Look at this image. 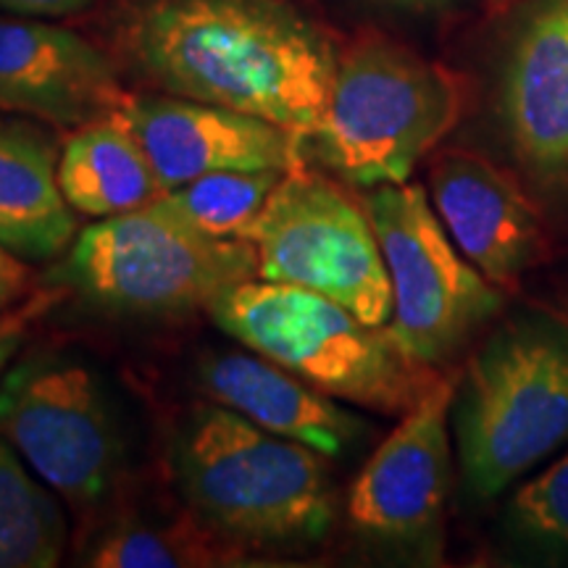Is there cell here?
<instances>
[{
    "label": "cell",
    "mask_w": 568,
    "mask_h": 568,
    "mask_svg": "<svg viewBox=\"0 0 568 568\" xmlns=\"http://www.w3.org/2000/svg\"><path fill=\"white\" fill-rule=\"evenodd\" d=\"M21 335V322H13V318H3L0 322V376H3V368L9 366L13 351L19 345Z\"/></svg>",
    "instance_id": "obj_24"
},
{
    "label": "cell",
    "mask_w": 568,
    "mask_h": 568,
    "mask_svg": "<svg viewBox=\"0 0 568 568\" xmlns=\"http://www.w3.org/2000/svg\"><path fill=\"white\" fill-rule=\"evenodd\" d=\"M514 518L527 535L568 548V453L518 489Z\"/></svg>",
    "instance_id": "obj_21"
},
{
    "label": "cell",
    "mask_w": 568,
    "mask_h": 568,
    "mask_svg": "<svg viewBox=\"0 0 568 568\" xmlns=\"http://www.w3.org/2000/svg\"><path fill=\"white\" fill-rule=\"evenodd\" d=\"M116 42L161 92L251 113L305 140L324 122L339 51L284 0H132Z\"/></svg>",
    "instance_id": "obj_1"
},
{
    "label": "cell",
    "mask_w": 568,
    "mask_h": 568,
    "mask_svg": "<svg viewBox=\"0 0 568 568\" xmlns=\"http://www.w3.org/2000/svg\"><path fill=\"white\" fill-rule=\"evenodd\" d=\"M568 443V339L516 326L468 361L458 410L466 485L495 497Z\"/></svg>",
    "instance_id": "obj_6"
},
{
    "label": "cell",
    "mask_w": 568,
    "mask_h": 568,
    "mask_svg": "<svg viewBox=\"0 0 568 568\" xmlns=\"http://www.w3.org/2000/svg\"><path fill=\"white\" fill-rule=\"evenodd\" d=\"M67 548V518L0 437V568H51Z\"/></svg>",
    "instance_id": "obj_19"
},
{
    "label": "cell",
    "mask_w": 568,
    "mask_h": 568,
    "mask_svg": "<svg viewBox=\"0 0 568 568\" xmlns=\"http://www.w3.org/2000/svg\"><path fill=\"white\" fill-rule=\"evenodd\" d=\"M205 400L237 410L276 437L343 456L364 435V422L339 408L335 397L258 353H211L195 368Z\"/></svg>",
    "instance_id": "obj_15"
},
{
    "label": "cell",
    "mask_w": 568,
    "mask_h": 568,
    "mask_svg": "<svg viewBox=\"0 0 568 568\" xmlns=\"http://www.w3.org/2000/svg\"><path fill=\"white\" fill-rule=\"evenodd\" d=\"M209 314L226 335L335 400L403 416L443 379L416 361L389 324H368L332 297L295 284H234Z\"/></svg>",
    "instance_id": "obj_3"
},
{
    "label": "cell",
    "mask_w": 568,
    "mask_h": 568,
    "mask_svg": "<svg viewBox=\"0 0 568 568\" xmlns=\"http://www.w3.org/2000/svg\"><path fill=\"white\" fill-rule=\"evenodd\" d=\"M92 3L95 0H0V11L30 19H61L74 17Z\"/></svg>",
    "instance_id": "obj_23"
},
{
    "label": "cell",
    "mask_w": 568,
    "mask_h": 568,
    "mask_svg": "<svg viewBox=\"0 0 568 568\" xmlns=\"http://www.w3.org/2000/svg\"><path fill=\"white\" fill-rule=\"evenodd\" d=\"M460 113L456 71L372 30L337 51L324 122L308 142L345 182L366 190L403 184Z\"/></svg>",
    "instance_id": "obj_4"
},
{
    "label": "cell",
    "mask_w": 568,
    "mask_h": 568,
    "mask_svg": "<svg viewBox=\"0 0 568 568\" xmlns=\"http://www.w3.org/2000/svg\"><path fill=\"white\" fill-rule=\"evenodd\" d=\"M119 116L138 138L163 190L216 172H295L305 138L284 126L180 95H130Z\"/></svg>",
    "instance_id": "obj_11"
},
{
    "label": "cell",
    "mask_w": 568,
    "mask_h": 568,
    "mask_svg": "<svg viewBox=\"0 0 568 568\" xmlns=\"http://www.w3.org/2000/svg\"><path fill=\"white\" fill-rule=\"evenodd\" d=\"M393 3H406V6H429V3H443V0H393Z\"/></svg>",
    "instance_id": "obj_26"
},
{
    "label": "cell",
    "mask_w": 568,
    "mask_h": 568,
    "mask_svg": "<svg viewBox=\"0 0 568 568\" xmlns=\"http://www.w3.org/2000/svg\"><path fill=\"white\" fill-rule=\"evenodd\" d=\"M247 550L234 545L201 521L193 510L169 521L148 524L124 518L95 537L84 564L98 568H193V566H240Z\"/></svg>",
    "instance_id": "obj_18"
},
{
    "label": "cell",
    "mask_w": 568,
    "mask_h": 568,
    "mask_svg": "<svg viewBox=\"0 0 568 568\" xmlns=\"http://www.w3.org/2000/svg\"><path fill=\"white\" fill-rule=\"evenodd\" d=\"M287 172H216L169 190L161 203L195 230L216 237H240L258 216L276 182Z\"/></svg>",
    "instance_id": "obj_20"
},
{
    "label": "cell",
    "mask_w": 568,
    "mask_h": 568,
    "mask_svg": "<svg viewBox=\"0 0 568 568\" xmlns=\"http://www.w3.org/2000/svg\"><path fill=\"white\" fill-rule=\"evenodd\" d=\"M364 209L393 284L389 329L416 361L443 366L500 311L503 295L458 251L422 184H379Z\"/></svg>",
    "instance_id": "obj_8"
},
{
    "label": "cell",
    "mask_w": 568,
    "mask_h": 568,
    "mask_svg": "<svg viewBox=\"0 0 568 568\" xmlns=\"http://www.w3.org/2000/svg\"><path fill=\"white\" fill-rule=\"evenodd\" d=\"M503 119L516 159L568 176V0H531L503 69Z\"/></svg>",
    "instance_id": "obj_14"
},
{
    "label": "cell",
    "mask_w": 568,
    "mask_h": 568,
    "mask_svg": "<svg viewBox=\"0 0 568 568\" xmlns=\"http://www.w3.org/2000/svg\"><path fill=\"white\" fill-rule=\"evenodd\" d=\"M429 201L458 251L500 287L516 284L542 245L535 205L479 153H439L429 169Z\"/></svg>",
    "instance_id": "obj_13"
},
{
    "label": "cell",
    "mask_w": 568,
    "mask_h": 568,
    "mask_svg": "<svg viewBox=\"0 0 568 568\" xmlns=\"http://www.w3.org/2000/svg\"><path fill=\"white\" fill-rule=\"evenodd\" d=\"M59 184L74 213L90 219L138 211L166 195L119 113L69 134L59 155Z\"/></svg>",
    "instance_id": "obj_17"
},
{
    "label": "cell",
    "mask_w": 568,
    "mask_h": 568,
    "mask_svg": "<svg viewBox=\"0 0 568 568\" xmlns=\"http://www.w3.org/2000/svg\"><path fill=\"white\" fill-rule=\"evenodd\" d=\"M324 458L213 400L190 408L172 447L187 508L245 550L316 542L332 529L337 500Z\"/></svg>",
    "instance_id": "obj_2"
},
{
    "label": "cell",
    "mask_w": 568,
    "mask_h": 568,
    "mask_svg": "<svg viewBox=\"0 0 568 568\" xmlns=\"http://www.w3.org/2000/svg\"><path fill=\"white\" fill-rule=\"evenodd\" d=\"M0 437L71 508H98L122 474V443L101 385L77 361L27 355L0 376Z\"/></svg>",
    "instance_id": "obj_9"
},
{
    "label": "cell",
    "mask_w": 568,
    "mask_h": 568,
    "mask_svg": "<svg viewBox=\"0 0 568 568\" xmlns=\"http://www.w3.org/2000/svg\"><path fill=\"white\" fill-rule=\"evenodd\" d=\"M130 95L95 42L45 19L0 17V113L74 132L119 113Z\"/></svg>",
    "instance_id": "obj_12"
},
{
    "label": "cell",
    "mask_w": 568,
    "mask_h": 568,
    "mask_svg": "<svg viewBox=\"0 0 568 568\" xmlns=\"http://www.w3.org/2000/svg\"><path fill=\"white\" fill-rule=\"evenodd\" d=\"M518 3H521V0H485V9L489 17H506V13Z\"/></svg>",
    "instance_id": "obj_25"
},
{
    "label": "cell",
    "mask_w": 568,
    "mask_h": 568,
    "mask_svg": "<svg viewBox=\"0 0 568 568\" xmlns=\"http://www.w3.org/2000/svg\"><path fill=\"white\" fill-rule=\"evenodd\" d=\"M456 389V376L443 374L376 447L347 500L355 529L397 545H414L435 535L453 485L447 418Z\"/></svg>",
    "instance_id": "obj_10"
},
{
    "label": "cell",
    "mask_w": 568,
    "mask_h": 568,
    "mask_svg": "<svg viewBox=\"0 0 568 568\" xmlns=\"http://www.w3.org/2000/svg\"><path fill=\"white\" fill-rule=\"evenodd\" d=\"M258 255V280L314 290L368 324H389L393 284L364 203L308 166L282 174L240 232Z\"/></svg>",
    "instance_id": "obj_7"
},
{
    "label": "cell",
    "mask_w": 568,
    "mask_h": 568,
    "mask_svg": "<svg viewBox=\"0 0 568 568\" xmlns=\"http://www.w3.org/2000/svg\"><path fill=\"white\" fill-rule=\"evenodd\" d=\"M34 287V274L27 266V258H21L0 243V316L9 314L21 297H27Z\"/></svg>",
    "instance_id": "obj_22"
},
{
    "label": "cell",
    "mask_w": 568,
    "mask_h": 568,
    "mask_svg": "<svg viewBox=\"0 0 568 568\" xmlns=\"http://www.w3.org/2000/svg\"><path fill=\"white\" fill-rule=\"evenodd\" d=\"M255 276L258 255L247 240L195 230L159 197L82 230L51 282L113 314L182 316L209 311Z\"/></svg>",
    "instance_id": "obj_5"
},
{
    "label": "cell",
    "mask_w": 568,
    "mask_h": 568,
    "mask_svg": "<svg viewBox=\"0 0 568 568\" xmlns=\"http://www.w3.org/2000/svg\"><path fill=\"white\" fill-rule=\"evenodd\" d=\"M59 155V142L38 119L0 113V243L27 261H51L77 237Z\"/></svg>",
    "instance_id": "obj_16"
}]
</instances>
